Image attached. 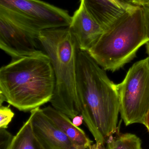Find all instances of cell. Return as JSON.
Instances as JSON below:
<instances>
[{
	"mask_svg": "<svg viewBox=\"0 0 149 149\" xmlns=\"http://www.w3.org/2000/svg\"><path fill=\"white\" fill-rule=\"evenodd\" d=\"M87 52L80 50L77 88L80 114L96 143H107L118 131L120 102L116 84Z\"/></svg>",
	"mask_w": 149,
	"mask_h": 149,
	"instance_id": "1",
	"label": "cell"
},
{
	"mask_svg": "<svg viewBox=\"0 0 149 149\" xmlns=\"http://www.w3.org/2000/svg\"><path fill=\"white\" fill-rule=\"evenodd\" d=\"M55 88L51 62L44 51L11 59L0 69V93L19 111L30 112L50 102Z\"/></svg>",
	"mask_w": 149,
	"mask_h": 149,
	"instance_id": "2",
	"label": "cell"
},
{
	"mask_svg": "<svg viewBox=\"0 0 149 149\" xmlns=\"http://www.w3.org/2000/svg\"><path fill=\"white\" fill-rule=\"evenodd\" d=\"M38 39L50 59L55 75V91L50 102L73 119L81 111L77 88L78 43L69 27L42 31Z\"/></svg>",
	"mask_w": 149,
	"mask_h": 149,
	"instance_id": "3",
	"label": "cell"
},
{
	"mask_svg": "<svg viewBox=\"0 0 149 149\" xmlns=\"http://www.w3.org/2000/svg\"><path fill=\"white\" fill-rule=\"evenodd\" d=\"M148 41L142 7L136 6L105 30L87 52L102 69L113 72L133 60Z\"/></svg>",
	"mask_w": 149,
	"mask_h": 149,
	"instance_id": "4",
	"label": "cell"
},
{
	"mask_svg": "<svg viewBox=\"0 0 149 149\" xmlns=\"http://www.w3.org/2000/svg\"><path fill=\"white\" fill-rule=\"evenodd\" d=\"M116 87L126 126L143 124L149 110V57L134 64Z\"/></svg>",
	"mask_w": 149,
	"mask_h": 149,
	"instance_id": "5",
	"label": "cell"
},
{
	"mask_svg": "<svg viewBox=\"0 0 149 149\" xmlns=\"http://www.w3.org/2000/svg\"><path fill=\"white\" fill-rule=\"evenodd\" d=\"M40 31L14 11L0 6V48L12 59L41 52Z\"/></svg>",
	"mask_w": 149,
	"mask_h": 149,
	"instance_id": "6",
	"label": "cell"
},
{
	"mask_svg": "<svg viewBox=\"0 0 149 149\" xmlns=\"http://www.w3.org/2000/svg\"><path fill=\"white\" fill-rule=\"evenodd\" d=\"M0 6L17 13L39 31L69 27L71 23L67 10L40 0H0Z\"/></svg>",
	"mask_w": 149,
	"mask_h": 149,
	"instance_id": "7",
	"label": "cell"
},
{
	"mask_svg": "<svg viewBox=\"0 0 149 149\" xmlns=\"http://www.w3.org/2000/svg\"><path fill=\"white\" fill-rule=\"evenodd\" d=\"M34 135L43 149H76L69 138L37 108L30 111Z\"/></svg>",
	"mask_w": 149,
	"mask_h": 149,
	"instance_id": "8",
	"label": "cell"
},
{
	"mask_svg": "<svg viewBox=\"0 0 149 149\" xmlns=\"http://www.w3.org/2000/svg\"><path fill=\"white\" fill-rule=\"evenodd\" d=\"M69 27L79 49L87 52L104 31V29L88 13L84 0H80L79 7L72 16L71 23Z\"/></svg>",
	"mask_w": 149,
	"mask_h": 149,
	"instance_id": "9",
	"label": "cell"
},
{
	"mask_svg": "<svg viewBox=\"0 0 149 149\" xmlns=\"http://www.w3.org/2000/svg\"><path fill=\"white\" fill-rule=\"evenodd\" d=\"M84 3L88 13L104 31L135 7L127 8L116 0H84Z\"/></svg>",
	"mask_w": 149,
	"mask_h": 149,
	"instance_id": "10",
	"label": "cell"
},
{
	"mask_svg": "<svg viewBox=\"0 0 149 149\" xmlns=\"http://www.w3.org/2000/svg\"><path fill=\"white\" fill-rule=\"evenodd\" d=\"M42 109L44 113L69 138L75 149H89L92 141L82 129L75 126L66 115L52 106Z\"/></svg>",
	"mask_w": 149,
	"mask_h": 149,
	"instance_id": "11",
	"label": "cell"
},
{
	"mask_svg": "<svg viewBox=\"0 0 149 149\" xmlns=\"http://www.w3.org/2000/svg\"><path fill=\"white\" fill-rule=\"evenodd\" d=\"M9 149H43L34 135L30 116L14 136Z\"/></svg>",
	"mask_w": 149,
	"mask_h": 149,
	"instance_id": "12",
	"label": "cell"
},
{
	"mask_svg": "<svg viewBox=\"0 0 149 149\" xmlns=\"http://www.w3.org/2000/svg\"><path fill=\"white\" fill-rule=\"evenodd\" d=\"M108 148L111 149H142L139 137L130 133H118L107 142Z\"/></svg>",
	"mask_w": 149,
	"mask_h": 149,
	"instance_id": "13",
	"label": "cell"
},
{
	"mask_svg": "<svg viewBox=\"0 0 149 149\" xmlns=\"http://www.w3.org/2000/svg\"><path fill=\"white\" fill-rule=\"evenodd\" d=\"M15 116L10 106L0 107V128L7 129Z\"/></svg>",
	"mask_w": 149,
	"mask_h": 149,
	"instance_id": "14",
	"label": "cell"
},
{
	"mask_svg": "<svg viewBox=\"0 0 149 149\" xmlns=\"http://www.w3.org/2000/svg\"><path fill=\"white\" fill-rule=\"evenodd\" d=\"M14 137L6 129L0 128V149H9Z\"/></svg>",
	"mask_w": 149,
	"mask_h": 149,
	"instance_id": "15",
	"label": "cell"
},
{
	"mask_svg": "<svg viewBox=\"0 0 149 149\" xmlns=\"http://www.w3.org/2000/svg\"><path fill=\"white\" fill-rule=\"evenodd\" d=\"M147 37L149 41V5L142 7Z\"/></svg>",
	"mask_w": 149,
	"mask_h": 149,
	"instance_id": "16",
	"label": "cell"
},
{
	"mask_svg": "<svg viewBox=\"0 0 149 149\" xmlns=\"http://www.w3.org/2000/svg\"><path fill=\"white\" fill-rule=\"evenodd\" d=\"M84 121L83 116L79 114L76 116L72 119V123L75 126L78 127L82 124Z\"/></svg>",
	"mask_w": 149,
	"mask_h": 149,
	"instance_id": "17",
	"label": "cell"
},
{
	"mask_svg": "<svg viewBox=\"0 0 149 149\" xmlns=\"http://www.w3.org/2000/svg\"><path fill=\"white\" fill-rule=\"evenodd\" d=\"M121 4L128 8H131L136 5H134L133 0H116Z\"/></svg>",
	"mask_w": 149,
	"mask_h": 149,
	"instance_id": "18",
	"label": "cell"
},
{
	"mask_svg": "<svg viewBox=\"0 0 149 149\" xmlns=\"http://www.w3.org/2000/svg\"><path fill=\"white\" fill-rule=\"evenodd\" d=\"M134 3L136 6L143 7L149 5V0H133Z\"/></svg>",
	"mask_w": 149,
	"mask_h": 149,
	"instance_id": "19",
	"label": "cell"
},
{
	"mask_svg": "<svg viewBox=\"0 0 149 149\" xmlns=\"http://www.w3.org/2000/svg\"><path fill=\"white\" fill-rule=\"evenodd\" d=\"M143 124L147 127L149 133V110L145 116Z\"/></svg>",
	"mask_w": 149,
	"mask_h": 149,
	"instance_id": "20",
	"label": "cell"
},
{
	"mask_svg": "<svg viewBox=\"0 0 149 149\" xmlns=\"http://www.w3.org/2000/svg\"><path fill=\"white\" fill-rule=\"evenodd\" d=\"M146 50H147V52L148 55L149 57V41L147 42L146 44Z\"/></svg>",
	"mask_w": 149,
	"mask_h": 149,
	"instance_id": "21",
	"label": "cell"
},
{
	"mask_svg": "<svg viewBox=\"0 0 149 149\" xmlns=\"http://www.w3.org/2000/svg\"><path fill=\"white\" fill-rule=\"evenodd\" d=\"M108 149H111L108 148Z\"/></svg>",
	"mask_w": 149,
	"mask_h": 149,
	"instance_id": "22",
	"label": "cell"
}]
</instances>
